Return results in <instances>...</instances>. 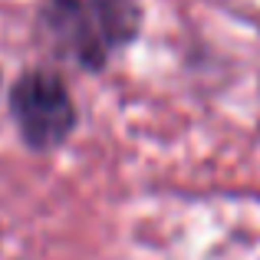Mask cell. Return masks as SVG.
I'll return each mask as SVG.
<instances>
[{
	"mask_svg": "<svg viewBox=\"0 0 260 260\" xmlns=\"http://www.w3.org/2000/svg\"><path fill=\"white\" fill-rule=\"evenodd\" d=\"M139 0H50L43 7V33L66 59L89 70L109 63L139 33Z\"/></svg>",
	"mask_w": 260,
	"mask_h": 260,
	"instance_id": "obj_1",
	"label": "cell"
},
{
	"mask_svg": "<svg viewBox=\"0 0 260 260\" xmlns=\"http://www.w3.org/2000/svg\"><path fill=\"white\" fill-rule=\"evenodd\" d=\"M10 109L17 125L33 148H53L73 132L76 109L66 92L63 79L43 70H30L17 79L10 92Z\"/></svg>",
	"mask_w": 260,
	"mask_h": 260,
	"instance_id": "obj_2",
	"label": "cell"
}]
</instances>
